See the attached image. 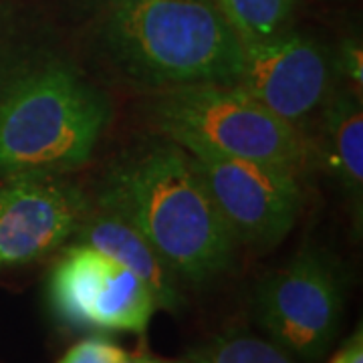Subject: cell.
<instances>
[{"mask_svg":"<svg viewBox=\"0 0 363 363\" xmlns=\"http://www.w3.org/2000/svg\"><path fill=\"white\" fill-rule=\"evenodd\" d=\"M99 43L113 71L147 89L230 85L242 45L216 0H99Z\"/></svg>","mask_w":363,"mask_h":363,"instance_id":"obj_2","label":"cell"},{"mask_svg":"<svg viewBox=\"0 0 363 363\" xmlns=\"http://www.w3.org/2000/svg\"><path fill=\"white\" fill-rule=\"evenodd\" d=\"M240 45L259 43L289 30L297 0H216Z\"/></svg>","mask_w":363,"mask_h":363,"instance_id":"obj_12","label":"cell"},{"mask_svg":"<svg viewBox=\"0 0 363 363\" xmlns=\"http://www.w3.org/2000/svg\"><path fill=\"white\" fill-rule=\"evenodd\" d=\"M52 315L83 331L143 335L160 309L142 279L97 248L71 242L47 279Z\"/></svg>","mask_w":363,"mask_h":363,"instance_id":"obj_6","label":"cell"},{"mask_svg":"<svg viewBox=\"0 0 363 363\" xmlns=\"http://www.w3.org/2000/svg\"><path fill=\"white\" fill-rule=\"evenodd\" d=\"M335 75L347 79L357 89L363 85V49L359 39H347L333 55Z\"/></svg>","mask_w":363,"mask_h":363,"instance_id":"obj_15","label":"cell"},{"mask_svg":"<svg viewBox=\"0 0 363 363\" xmlns=\"http://www.w3.org/2000/svg\"><path fill=\"white\" fill-rule=\"evenodd\" d=\"M128 351L121 345L105 337H85L77 341L73 347L57 359L55 363H123Z\"/></svg>","mask_w":363,"mask_h":363,"instance_id":"obj_14","label":"cell"},{"mask_svg":"<svg viewBox=\"0 0 363 363\" xmlns=\"http://www.w3.org/2000/svg\"><path fill=\"white\" fill-rule=\"evenodd\" d=\"M71 240L97 248L135 272L154 291L160 309L178 313L184 307L180 281L168 262L131 222L116 212L101 206L97 210L89 208Z\"/></svg>","mask_w":363,"mask_h":363,"instance_id":"obj_10","label":"cell"},{"mask_svg":"<svg viewBox=\"0 0 363 363\" xmlns=\"http://www.w3.org/2000/svg\"><path fill=\"white\" fill-rule=\"evenodd\" d=\"M186 363H297L295 357L271 339L252 335L245 329L222 331L192 350Z\"/></svg>","mask_w":363,"mask_h":363,"instance_id":"obj_13","label":"cell"},{"mask_svg":"<svg viewBox=\"0 0 363 363\" xmlns=\"http://www.w3.org/2000/svg\"><path fill=\"white\" fill-rule=\"evenodd\" d=\"M157 130L184 150L279 166L298 176L315 164L313 138L230 85L200 83L157 91Z\"/></svg>","mask_w":363,"mask_h":363,"instance_id":"obj_4","label":"cell"},{"mask_svg":"<svg viewBox=\"0 0 363 363\" xmlns=\"http://www.w3.org/2000/svg\"><path fill=\"white\" fill-rule=\"evenodd\" d=\"M123 363H186L184 359H164V357H156L147 351H135V353H128V357Z\"/></svg>","mask_w":363,"mask_h":363,"instance_id":"obj_17","label":"cell"},{"mask_svg":"<svg viewBox=\"0 0 363 363\" xmlns=\"http://www.w3.org/2000/svg\"><path fill=\"white\" fill-rule=\"evenodd\" d=\"M186 152L194 157L214 204L238 245L264 250L279 245L293 230L305 200L297 172L226 157L200 147Z\"/></svg>","mask_w":363,"mask_h":363,"instance_id":"obj_7","label":"cell"},{"mask_svg":"<svg viewBox=\"0 0 363 363\" xmlns=\"http://www.w3.org/2000/svg\"><path fill=\"white\" fill-rule=\"evenodd\" d=\"M317 119L319 140H313L315 160L337 182L359 222L363 204V107L359 95L335 85Z\"/></svg>","mask_w":363,"mask_h":363,"instance_id":"obj_11","label":"cell"},{"mask_svg":"<svg viewBox=\"0 0 363 363\" xmlns=\"http://www.w3.org/2000/svg\"><path fill=\"white\" fill-rule=\"evenodd\" d=\"M109 121V104L75 67L39 61L0 83V178L65 176L83 168Z\"/></svg>","mask_w":363,"mask_h":363,"instance_id":"obj_3","label":"cell"},{"mask_svg":"<svg viewBox=\"0 0 363 363\" xmlns=\"http://www.w3.org/2000/svg\"><path fill=\"white\" fill-rule=\"evenodd\" d=\"M230 87L309 133L313 119L319 117L335 87L333 55L319 40L285 30L242 45L240 67Z\"/></svg>","mask_w":363,"mask_h":363,"instance_id":"obj_8","label":"cell"},{"mask_svg":"<svg viewBox=\"0 0 363 363\" xmlns=\"http://www.w3.org/2000/svg\"><path fill=\"white\" fill-rule=\"evenodd\" d=\"M99 206L131 222L178 281L206 285L233 267L238 242L194 157L172 140L111 169Z\"/></svg>","mask_w":363,"mask_h":363,"instance_id":"obj_1","label":"cell"},{"mask_svg":"<svg viewBox=\"0 0 363 363\" xmlns=\"http://www.w3.org/2000/svg\"><path fill=\"white\" fill-rule=\"evenodd\" d=\"M329 363H363V333L357 329L331 357Z\"/></svg>","mask_w":363,"mask_h":363,"instance_id":"obj_16","label":"cell"},{"mask_svg":"<svg viewBox=\"0 0 363 363\" xmlns=\"http://www.w3.org/2000/svg\"><path fill=\"white\" fill-rule=\"evenodd\" d=\"M345 307L339 264L323 248L305 247L257 286L255 317L271 341L303 362L323 357Z\"/></svg>","mask_w":363,"mask_h":363,"instance_id":"obj_5","label":"cell"},{"mask_svg":"<svg viewBox=\"0 0 363 363\" xmlns=\"http://www.w3.org/2000/svg\"><path fill=\"white\" fill-rule=\"evenodd\" d=\"M89 202L63 176H14L0 184V271L47 257L71 240Z\"/></svg>","mask_w":363,"mask_h":363,"instance_id":"obj_9","label":"cell"}]
</instances>
